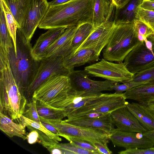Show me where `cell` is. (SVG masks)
Listing matches in <instances>:
<instances>
[{
  "mask_svg": "<svg viewBox=\"0 0 154 154\" xmlns=\"http://www.w3.org/2000/svg\"><path fill=\"white\" fill-rule=\"evenodd\" d=\"M69 141L80 148L92 152L93 154H100L97 148L88 142L76 139H71Z\"/></svg>",
  "mask_w": 154,
  "mask_h": 154,
  "instance_id": "cell-37",
  "label": "cell"
},
{
  "mask_svg": "<svg viewBox=\"0 0 154 154\" xmlns=\"http://www.w3.org/2000/svg\"><path fill=\"white\" fill-rule=\"evenodd\" d=\"M110 116L113 124L119 130L141 134L146 131L126 106L113 111Z\"/></svg>",
  "mask_w": 154,
  "mask_h": 154,
  "instance_id": "cell-16",
  "label": "cell"
},
{
  "mask_svg": "<svg viewBox=\"0 0 154 154\" xmlns=\"http://www.w3.org/2000/svg\"><path fill=\"white\" fill-rule=\"evenodd\" d=\"M111 0L112 1V0Z\"/></svg>",
  "mask_w": 154,
  "mask_h": 154,
  "instance_id": "cell-52",
  "label": "cell"
},
{
  "mask_svg": "<svg viewBox=\"0 0 154 154\" xmlns=\"http://www.w3.org/2000/svg\"><path fill=\"white\" fill-rule=\"evenodd\" d=\"M67 28L63 27L50 29L41 34L32 47V53L34 58L38 60L44 58L46 49Z\"/></svg>",
  "mask_w": 154,
  "mask_h": 154,
  "instance_id": "cell-19",
  "label": "cell"
},
{
  "mask_svg": "<svg viewBox=\"0 0 154 154\" xmlns=\"http://www.w3.org/2000/svg\"><path fill=\"white\" fill-rule=\"evenodd\" d=\"M0 112L6 111L13 120L23 115L27 99L13 76L6 49L0 46Z\"/></svg>",
  "mask_w": 154,
  "mask_h": 154,
  "instance_id": "cell-3",
  "label": "cell"
},
{
  "mask_svg": "<svg viewBox=\"0 0 154 154\" xmlns=\"http://www.w3.org/2000/svg\"><path fill=\"white\" fill-rule=\"evenodd\" d=\"M107 142H103L100 141L94 142L93 145L97 149L100 154H111L112 153L108 148Z\"/></svg>",
  "mask_w": 154,
  "mask_h": 154,
  "instance_id": "cell-39",
  "label": "cell"
},
{
  "mask_svg": "<svg viewBox=\"0 0 154 154\" xmlns=\"http://www.w3.org/2000/svg\"><path fill=\"white\" fill-rule=\"evenodd\" d=\"M131 81L140 85L154 83V66L138 72Z\"/></svg>",
  "mask_w": 154,
  "mask_h": 154,
  "instance_id": "cell-32",
  "label": "cell"
},
{
  "mask_svg": "<svg viewBox=\"0 0 154 154\" xmlns=\"http://www.w3.org/2000/svg\"><path fill=\"white\" fill-rule=\"evenodd\" d=\"M70 88L68 76L54 75L40 86L34 91L32 97L51 105L64 99Z\"/></svg>",
  "mask_w": 154,
  "mask_h": 154,
  "instance_id": "cell-5",
  "label": "cell"
},
{
  "mask_svg": "<svg viewBox=\"0 0 154 154\" xmlns=\"http://www.w3.org/2000/svg\"><path fill=\"white\" fill-rule=\"evenodd\" d=\"M142 104L144 106H154V99L151 100L147 103Z\"/></svg>",
  "mask_w": 154,
  "mask_h": 154,
  "instance_id": "cell-49",
  "label": "cell"
},
{
  "mask_svg": "<svg viewBox=\"0 0 154 154\" xmlns=\"http://www.w3.org/2000/svg\"><path fill=\"white\" fill-rule=\"evenodd\" d=\"M19 119L20 122L25 127H30L38 130L57 143H59V141L62 140L61 138L59 137V136L56 135L50 131L41 122L30 119L23 115L20 116Z\"/></svg>",
  "mask_w": 154,
  "mask_h": 154,
  "instance_id": "cell-31",
  "label": "cell"
},
{
  "mask_svg": "<svg viewBox=\"0 0 154 154\" xmlns=\"http://www.w3.org/2000/svg\"><path fill=\"white\" fill-rule=\"evenodd\" d=\"M13 45L12 38L7 26L4 13L2 6H0V46L7 50Z\"/></svg>",
  "mask_w": 154,
  "mask_h": 154,
  "instance_id": "cell-29",
  "label": "cell"
},
{
  "mask_svg": "<svg viewBox=\"0 0 154 154\" xmlns=\"http://www.w3.org/2000/svg\"><path fill=\"white\" fill-rule=\"evenodd\" d=\"M30 41L26 38L21 29L18 28L16 35V52L14 45L6 50L13 74L24 95L35 76L41 62L33 56Z\"/></svg>",
  "mask_w": 154,
  "mask_h": 154,
  "instance_id": "cell-2",
  "label": "cell"
},
{
  "mask_svg": "<svg viewBox=\"0 0 154 154\" xmlns=\"http://www.w3.org/2000/svg\"><path fill=\"white\" fill-rule=\"evenodd\" d=\"M9 9L17 23L21 29L30 5L31 0H3Z\"/></svg>",
  "mask_w": 154,
  "mask_h": 154,
  "instance_id": "cell-26",
  "label": "cell"
},
{
  "mask_svg": "<svg viewBox=\"0 0 154 154\" xmlns=\"http://www.w3.org/2000/svg\"><path fill=\"white\" fill-rule=\"evenodd\" d=\"M147 39L151 41L152 42H154V32L153 34L149 36Z\"/></svg>",
  "mask_w": 154,
  "mask_h": 154,
  "instance_id": "cell-50",
  "label": "cell"
},
{
  "mask_svg": "<svg viewBox=\"0 0 154 154\" xmlns=\"http://www.w3.org/2000/svg\"><path fill=\"white\" fill-rule=\"evenodd\" d=\"M139 85V84L130 81L122 84L116 83L111 87V89L112 91L114 90L115 93L120 94Z\"/></svg>",
  "mask_w": 154,
  "mask_h": 154,
  "instance_id": "cell-36",
  "label": "cell"
},
{
  "mask_svg": "<svg viewBox=\"0 0 154 154\" xmlns=\"http://www.w3.org/2000/svg\"><path fill=\"white\" fill-rule=\"evenodd\" d=\"M143 0H131L120 9L116 8L114 16L115 24L132 23Z\"/></svg>",
  "mask_w": 154,
  "mask_h": 154,
  "instance_id": "cell-23",
  "label": "cell"
},
{
  "mask_svg": "<svg viewBox=\"0 0 154 154\" xmlns=\"http://www.w3.org/2000/svg\"><path fill=\"white\" fill-rule=\"evenodd\" d=\"M36 102L35 99L32 97L31 101L26 104L27 108L25 109L23 115L30 119L41 123L37 109Z\"/></svg>",
  "mask_w": 154,
  "mask_h": 154,
  "instance_id": "cell-35",
  "label": "cell"
},
{
  "mask_svg": "<svg viewBox=\"0 0 154 154\" xmlns=\"http://www.w3.org/2000/svg\"><path fill=\"white\" fill-rule=\"evenodd\" d=\"M102 93L77 92L69 89L64 99L51 106L63 110L66 117H67L78 109L90 104Z\"/></svg>",
  "mask_w": 154,
  "mask_h": 154,
  "instance_id": "cell-15",
  "label": "cell"
},
{
  "mask_svg": "<svg viewBox=\"0 0 154 154\" xmlns=\"http://www.w3.org/2000/svg\"><path fill=\"white\" fill-rule=\"evenodd\" d=\"M139 7L143 9L154 11V0H143Z\"/></svg>",
  "mask_w": 154,
  "mask_h": 154,
  "instance_id": "cell-43",
  "label": "cell"
},
{
  "mask_svg": "<svg viewBox=\"0 0 154 154\" xmlns=\"http://www.w3.org/2000/svg\"><path fill=\"white\" fill-rule=\"evenodd\" d=\"M71 0H53L48 2L49 6H53L63 4Z\"/></svg>",
  "mask_w": 154,
  "mask_h": 154,
  "instance_id": "cell-46",
  "label": "cell"
},
{
  "mask_svg": "<svg viewBox=\"0 0 154 154\" xmlns=\"http://www.w3.org/2000/svg\"><path fill=\"white\" fill-rule=\"evenodd\" d=\"M133 22L115 24L107 44L102 51L103 58L111 62H123L127 55L139 43Z\"/></svg>",
  "mask_w": 154,
  "mask_h": 154,
  "instance_id": "cell-4",
  "label": "cell"
},
{
  "mask_svg": "<svg viewBox=\"0 0 154 154\" xmlns=\"http://www.w3.org/2000/svg\"><path fill=\"white\" fill-rule=\"evenodd\" d=\"M124 62L128 70L134 74L154 66V43L151 50L147 48L144 42H140L126 56Z\"/></svg>",
  "mask_w": 154,
  "mask_h": 154,
  "instance_id": "cell-11",
  "label": "cell"
},
{
  "mask_svg": "<svg viewBox=\"0 0 154 154\" xmlns=\"http://www.w3.org/2000/svg\"><path fill=\"white\" fill-rule=\"evenodd\" d=\"M144 43L147 48L151 50L152 49L153 43L151 41L147 39L145 40Z\"/></svg>",
  "mask_w": 154,
  "mask_h": 154,
  "instance_id": "cell-47",
  "label": "cell"
},
{
  "mask_svg": "<svg viewBox=\"0 0 154 154\" xmlns=\"http://www.w3.org/2000/svg\"><path fill=\"white\" fill-rule=\"evenodd\" d=\"M0 6L4 11L7 26L12 38L16 52V35L18 26L16 21L9 9L3 0H0Z\"/></svg>",
  "mask_w": 154,
  "mask_h": 154,
  "instance_id": "cell-30",
  "label": "cell"
},
{
  "mask_svg": "<svg viewBox=\"0 0 154 154\" xmlns=\"http://www.w3.org/2000/svg\"><path fill=\"white\" fill-rule=\"evenodd\" d=\"M109 139L114 146L125 149L147 148L154 146L152 142L143 136L142 134L124 132L116 129H115L109 135Z\"/></svg>",
  "mask_w": 154,
  "mask_h": 154,
  "instance_id": "cell-14",
  "label": "cell"
},
{
  "mask_svg": "<svg viewBox=\"0 0 154 154\" xmlns=\"http://www.w3.org/2000/svg\"><path fill=\"white\" fill-rule=\"evenodd\" d=\"M119 154H154V149L152 147L147 148H137L126 149L119 152Z\"/></svg>",
  "mask_w": 154,
  "mask_h": 154,
  "instance_id": "cell-38",
  "label": "cell"
},
{
  "mask_svg": "<svg viewBox=\"0 0 154 154\" xmlns=\"http://www.w3.org/2000/svg\"><path fill=\"white\" fill-rule=\"evenodd\" d=\"M126 106L146 131L154 130V118L145 106L140 103L127 102Z\"/></svg>",
  "mask_w": 154,
  "mask_h": 154,
  "instance_id": "cell-22",
  "label": "cell"
},
{
  "mask_svg": "<svg viewBox=\"0 0 154 154\" xmlns=\"http://www.w3.org/2000/svg\"><path fill=\"white\" fill-rule=\"evenodd\" d=\"M146 108L154 118V106H145Z\"/></svg>",
  "mask_w": 154,
  "mask_h": 154,
  "instance_id": "cell-48",
  "label": "cell"
},
{
  "mask_svg": "<svg viewBox=\"0 0 154 154\" xmlns=\"http://www.w3.org/2000/svg\"><path fill=\"white\" fill-rule=\"evenodd\" d=\"M36 107L39 116L48 120H61L66 116L63 110L37 100Z\"/></svg>",
  "mask_w": 154,
  "mask_h": 154,
  "instance_id": "cell-28",
  "label": "cell"
},
{
  "mask_svg": "<svg viewBox=\"0 0 154 154\" xmlns=\"http://www.w3.org/2000/svg\"><path fill=\"white\" fill-rule=\"evenodd\" d=\"M39 118L42 124L48 130L56 135L62 137V134L57 128L45 121L43 118L39 116Z\"/></svg>",
  "mask_w": 154,
  "mask_h": 154,
  "instance_id": "cell-41",
  "label": "cell"
},
{
  "mask_svg": "<svg viewBox=\"0 0 154 154\" xmlns=\"http://www.w3.org/2000/svg\"><path fill=\"white\" fill-rule=\"evenodd\" d=\"M115 26L114 20H112L94 27L91 32L75 53L81 49L91 48L100 55L107 44Z\"/></svg>",
  "mask_w": 154,
  "mask_h": 154,
  "instance_id": "cell-13",
  "label": "cell"
},
{
  "mask_svg": "<svg viewBox=\"0 0 154 154\" xmlns=\"http://www.w3.org/2000/svg\"><path fill=\"white\" fill-rule=\"evenodd\" d=\"M63 57L45 58L40 64L33 80L24 94L26 97L32 96L34 91L51 77L56 75L68 76L70 71L63 66Z\"/></svg>",
  "mask_w": 154,
  "mask_h": 154,
  "instance_id": "cell-9",
  "label": "cell"
},
{
  "mask_svg": "<svg viewBox=\"0 0 154 154\" xmlns=\"http://www.w3.org/2000/svg\"><path fill=\"white\" fill-rule=\"evenodd\" d=\"M131 0H112L116 8L120 9L124 7Z\"/></svg>",
  "mask_w": 154,
  "mask_h": 154,
  "instance_id": "cell-44",
  "label": "cell"
},
{
  "mask_svg": "<svg viewBox=\"0 0 154 154\" xmlns=\"http://www.w3.org/2000/svg\"><path fill=\"white\" fill-rule=\"evenodd\" d=\"M64 121L75 125L101 130L109 135L115 129L110 115L101 119H86L78 117L72 119H67Z\"/></svg>",
  "mask_w": 154,
  "mask_h": 154,
  "instance_id": "cell-20",
  "label": "cell"
},
{
  "mask_svg": "<svg viewBox=\"0 0 154 154\" xmlns=\"http://www.w3.org/2000/svg\"><path fill=\"white\" fill-rule=\"evenodd\" d=\"M115 8L111 0H95L92 17L93 27L112 20Z\"/></svg>",
  "mask_w": 154,
  "mask_h": 154,
  "instance_id": "cell-21",
  "label": "cell"
},
{
  "mask_svg": "<svg viewBox=\"0 0 154 154\" xmlns=\"http://www.w3.org/2000/svg\"><path fill=\"white\" fill-rule=\"evenodd\" d=\"M68 76L70 89L77 92L100 94L103 91H112L111 87L116 83L107 80L104 81L91 80L84 69L73 70L70 72Z\"/></svg>",
  "mask_w": 154,
  "mask_h": 154,
  "instance_id": "cell-10",
  "label": "cell"
},
{
  "mask_svg": "<svg viewBox=\"0 0 154 154\" xmlns=\"http://www.w3.org/2000/svg\"><path fill=\"white\" fill-rule=\"evenodd\" d=\"M152 149H154V147H152Z\"/></svg>",
  "mask_w": 154,
  "mask_h": 154,
  "instance_id": "cell-51",
  "label": "cell"
},
{
  "mask_svg": "<svg viewBox=\"0 0 154 154\" xmlns=\"http://www.w3.org/2000/svg\"><path fill=\"white\" fill-rule=\"evenodd\" d=\"M26 127L21 123H16L2 112H0V129L10 137L16 136L27 139Z\"/></svg>",
  "mask_w": 154,
  "mask_h": 154,
  "instance_id": "cell-25",
  "label": "cell"
},
{
  "mask_svg": "<svg viewBox=\"0 0 154 154\" xmlns=\"http://www.w3.org/2000/svg\"><path fill=\"white\" fill-rule=\"evenodd\" d=\"M95 0H71L50 6L38 27L45 29L92 24Z\"/></svg>",
  "mask_w": 154,
  "mask_h": 154,
  "instance_id": "cell-1",
  "label": "cell"
},
{
  "mask_svg": "<svg viewBox=\"0 0 154 154\" xmlns=\"http://www.w3.org/2000/svg\"><path fill=\"white\" fill-rule=\"evenodd\" d=\"M136 19L145 23L154 32V11L146 10L139 7Z\"/></svg>",
  "mask_w": 154,
  "mask_h": 154,
  "instance_id": "cell-33",
  "label": "cell"
},
{
  "mask_svg": "<svg viewBox=\"0 0 154 154\" xmlns=\"http://www.w3.org/2000/svg\"><path fill=\"white\" fill-rule=\"evenodd\" d=\"M77 27H67L46 49L44 58L57 57H64L69 54L71 53L72 39Z\"/></svg>",
  "mask_w": 154,
  "mask_h": 154,
  "instance_id": "cell-17",
  "label": "cell"
},
{
  "mask_svg": "<svg viewBox=\"0 0 154 154\" xmlns=\"http://www.w3.org/2000/svg\"><path fill=\"white\" fill-rule=\"evenodd\" d=\"M134 32L137 36L140 35L147 38L152 34L153 31L149 26L142 21L135 19L133 22Z\"/></svg>",
  "mask_w": 154,
  "mask_h": 154,
  "instance_id": "cell-34",
  "label": "cell"
},
{
  "mask_svg": "<svg viewBox=\"0 0 154 154\" xmlns=\"http://www.w3.org/2000/svg\"><path fill=\"white\" fill-rule=\"evenodd\" d=\"M99 56L93 48H83L63 57V65L70 72L75 67L100 60Z\"/></svg>",
  "mask_w": 154,
  "mask_h": 154,
  "instance_id": "cell-18",
  "label": "cell"
},
{
  "mask_svg": "<svg viewBox=\"0 0 154 154\" xmlns=\"http://www.w3.org/2000/svg\"><path fill=\"white\" fill-rule=\"evenodd\" d=\"M43 119L57 128L62 137L69 141L71 139H76L88 142L92 144L97 141L109 142V135L102 131L75 125L64 120Z\"/></svg>",
  "mask_w": 154,
  "mask_h": 154,
  "instance_id": "cell-7",
  "label": "cell"
},
{
  "mask_svg": "<svg viewBox=\"0 0 154 154\" xmlns=\"http://www.w3.org/2000/svg\"><path fill=\"white\" fill-rule=\"evenodd\" d=\"M110 115V113H104L93 112L87 114L79 117L86 119H97L105 118Z\"/></svg>",
  "mask_w": 154,
  "mask_h": 154,
  "instance_id": "cell-42",
  "label": "cell"
},
{
  "mask_svg": "<svg viewBox=\"0 0 154 154\" xmlns=\"http://www.w3.org/2000/svg\"><path fill=\"white\" fill-rule=\"evenodd\" d=\"M123 93H102L91 103L83 106L74 111L67 117L70 119L93 112L111 113L115 110L126 106Z\"/></svg>",
  "mask_w": 154,
  "mask_h": 154,
  "instance_id": "cell-8",
  "label": "cell"
},
{
  "mask_svg": "<svg viewBox=\"0 0 154 154\" xmlns=\"http://www.w3.org/2000/svg\"><path fill=\"white\" fill-rule=\"evenodd\" d=\"M142 134L143 136L149 140L154 146V130L146 131L143 133Z\"/></svg>",
  "mask_w": 154,
  "mask_h": 154,
  "instance_id": "cell-45",
  "label": "cell"
},
{
  "mask_svg": "<svg viewBox=\"0 0 154 154\" xmlns=\"http://www.w3.org/2000/svg\"><path fill=\"white\" fill-rule=\"evenodd\" d=\"M91 77H99L117 83L132 80L135 74L130 72L124 62L115 63L102 58L84 69Z\"/></svg>",
  "mask_w": 154,
  "mask_h": 154,
  "instance_id": "cell-6",
  "label": "cell"
},
{
  "mask_svg": "<svg viewBox=\"0 0 154 154\" xmlns=\"http://www.w3.org/2000/svg\"><path fill=\"white\" fill-rule=\"evenodd\" d=\"M126 99L137 101L143 104L154 99V83L141 85L123 93Z\"/></svg>",
  "mask_w": 154,
  "mask_h": 154,
  "instance_id": "cell-24",
  "label": "cell"
},
{
  "mask_svg": "<svg viewBox=\"0 0 154 154\" xmlns=\"http://www.w3.org/2000/svg\"><path fill=\"white\" fill-rule=\"evenodd\" d=\"M40 134L38 131L36 129H32L27 135L28 142L30 144H34L36 143H39Z\"/></svg>",
  "mask_w": 154,
  "mask_h": 154,
  "instance_id": "cell-40",
  "label": "cell"
},
{
  "mask_svg": "<svg viewBox=\"0 0 154 154\" xmlns=\"http://www.w3.org/2000/svg\"><path fill=\"white\" fill-rule=\"evenodd\" d=\"M49 6L47 0H31L23 26L20 29L27 39L31 41Z\"/></svg>",
  "mask_w": 154,
  "mask_h": 154,
  "instance_id": "cell-12",
  "label": "cell"
},
{
  "mask_svg": "<svg viewBox=\"0 0 154 154\" xmlns=\"http://www.w3.org/2000/svg\"><path fill=\"white\" fill-rule=\"evenodd\" d=\"M93 29L92 24L90 23H83L77 26L72 39L70 54L75 52L88 37Z\"/></svg>",
  "mask_w": 154,
  "mask_h": 154,
  "instance_id": "cell-27",
  "label": "cell"
}]
</instances>
